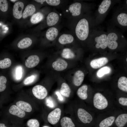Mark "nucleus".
Here are the masks:
<instances>
[{"mask_svg":"<svg viewBox=\"0 0 127 127\" xmlns=\"http://www.w3.org/2000/svg\"><path fill=\"white\" fill-rule=\"evenodd\" d=\"M88 86L85 84L84 85L78 88L77 94L79 97L83 100L87 99L88 96L87 93Z\"/></svg>","mask_w":127,"mask_h":127,"instance_id":"nucleus-22","label":"nucleus"},{"mask_svg":"<svg viewBox=\"0 0 127 127\" xmlns=\"http://www.w3.org/2000/svg\"><path fill=\"white\" fill-rule=\"evenodd\" d=\"M115 117L111 116L102 121L99 124V127H109L111 126L114 122Z\"/></svg>","mask_w":127,"mask_h":127,"instance_id":"nucleus-26","label":"nucleus"},{"mask_svg":"<svg viewBox=\"0 0 127 127\" xmlns=\"http://www.w3.org/2000/svg\"><path fill=\"white\" fill-rule=\"evenodd\" d=\"M117 20L121 25L126 27L127 26V14L124 12H122L118 15L117 17Z\"/></svg>","mask_w":127,"mask_h":127,"instance_id":"nucleus-27","label":"nucleus"},{"mask_svg":"<svg viewBox=\"0 0 127 127\" xmlns=\"http://www.w3.org/2000/svg\"><path fill=\"white\" fill-rule=\"evenodd\" d=\"M118 88L121 90L127 92V78L125 76H122L119 79L118 83Z\"/></svg>","mask_w":127,"mask_h":127,"instance_id":"nucleus-28","label":"nucleus"},{"mask_svg":"<svg viewBox=\"0 0 127 127\" xmlns=\"http://www.w3.org/2000/svg\"><path fill=\"white\" fill-rule=\"evenodd\" d=\"M17 0H10L11 1H12V2H15V1H16Z\"/></svg>","mask_w":127,"mask_h":127,"instance_id":"nucleus-44","label":"nucleus"},{"mask_svg":"<svg viewBox=\"0 0 127 127\" xmlns=\"http://www.w3.org/2000/svg\"><path fill=\"white\" fill-rule=\"evenodd\" d=\"M22 74V68L20 67H17L16 71V79H19L21 78Z\"/></svg>","mask_w":127,"mask_h":127,"instance_id":"nucleus-38","label":"nucleus"},{"mask_svg":"<svg viewBox=\"0 0 127 127\" xmlns=\"http://www.w3.org/2000/svg\"><path fill=\"white\" fill-rule=\"evenodd\" d=\"M119 103L123 106H127V98L125 97H121L119 99Z\"/></svg>","mask_w":127,"mask_h":127,"instance_id":"nucleus-39","label":"nucleus"},{"mask_svg":"<svg viewBox=\"0 0 127 127\" xmlns=\"http://www.w3.org/2000/svg\"><path fill=\"white\" fill-rule=\"evenodd\" d=\"M8 111L11 114L20 118H24L25 115V112L15 105H12L10 107Z\"/></svg>","mask_w":127,"mask_h":127,"instance_id":"nucleus-13","label":"nucleus"},{"mask_svg":"<svg viewBox=\"0 0 127 127\" xmlns=\"http://www.w3.org/2000/svg\"><path fill=\"white\" fill-rule=\"evenodd\" d=\"M1 106V103H0V107Z\"/></svg>","mask_w":127,"mask_h":127,"instance_id":"nucleus-45","label":"nucleus"},{"mask_svg":"<svg viewBox=\"0 0 127 127\" xmlns=\"http://www.w3.org/2000/svg\"><path fill=\"white\" fill-rule=\"evenodd\" d=\"M108 61V59L106 57H100L92 60L90 63V65L92 68L97 69L106 64Z\"/></svg>","mask_w":127,"mask_h":127,"instance_id":"nucleus-11","label":"nucleus"},{"mask_svg":"<svg viewBox=\"0 0 127 127\" xmlns=\"http://www.w3.org/2000/svg\"><path fill=\"white\" fill-rule=\"evenodd\" d=\"M58 33V30L56 28L51 27L49 28L47 31L46 36L48 40L52 41L54 40L56 38Z\"/></svg>","mask_w":127,"mask_h":127,"instance_id":"nucleus-17","label":"nucleus"},{"mask_svg":"<svg viewBox=\"0 0 127 127\" xmlns=\"http://www.w3.org/2000/svg\"><path fill=\"white\" fill-rule=\"evenodd\" d=\"M88 21L85 18L80 19L78 22L75 28V33L80 40H86L89 35V28Z\"/></svg>","mask_w":127,"mask_h":127,"instance_id":"nucleus-1","label":"nucleus"},{"mask_svg":"<svg viewBox=\"0 0 127 127\" xmlns=\"http://www.w3.org/2000/svg\"><path fill=\"white\" fill-rule=\"evenodd\" d=\"M24 7V4L22 2L18 1L15 4L12 11L13 16L15 18L19 19L22 17Z\"/></svg>","mask_w":127,"mask_h":127,"instance_id":"nucleus-8","label":"nucleus"},{"mask_svg":"<svg viewBox=\"0 0 127 127\" xmlns=\"http://www.w3.org/2000/svg\"><path fill=\"white\" fill-rule=\"evenodd\" d=\"M44 17V15L42 13L38 12L32 16L31 19V21L33 24H36L42 20Z\"/></svg>","mask_w":127,"mask_h":127,"instance_id":"nucleus-30","label":"nucleus"},{"mask_svg":"<svg viewBox=\"0 0 127 127\" xmlns=\"http://www.w3.org/2000/svg\"><path fill=\"white\" fill-rule=\"evenodd\" d=\"M71 91L68 85L65 83H63L60 89V94L64 96L68 97L70 95Z\"/></svg>","mask_w":127,"mask_h":127,"instance_id":"nucleus-25","label":"nucleus"},{"mask_svg":"<svg viewBox=\"0 0 127 127\" xmlns=\"http://www.w3.org/2000/svg\"><path fill=\"white\" fill-rule=\"evenodd\" d=\"M84 75L83 72L81 70H78L75 73L73 77L74 84L76 86H80L83 82Z\"/></svg>","mask_w":127,"mask_h":127,"instance_id":"nucleus-14","label":"nucleus"},{"mask_svg":"<svg viewBox=\"0 0 127 127\" xmlns=\"http://www.w3.org/2000/svg\"><path fill=\"white\" fill-rule=\"evenodd\" d=\"M126 61H127V58H126Z\"/></svg>","mask_w":127,"mask_h":127,"instance_id":"nucleus-46","label":"nucleus"},{"mask_svg":"<svg viewBox=\"0 0 127 127\" xmlns=\"http://www.w3.org/2000/svg\"><path fill=\"white\" fill-rule=\"evenodd\" d=\"M59 16L57 13L52 12L48 14L47 18V23L49 26L55 25L58 22Z\"/></svg>","mask_w":127,"mask_h":127,"instance_id":"nucleus-15","label":"nucleus"},{"mask_svg":"<svg viewBox=\"0 0 127 127\" xmlns=\"http://www.w3.org/2000/svg\"><path fill=\"white\" fill-rule=\"evenodd\" d=\"M60 127H75V124L70 118L64 117L60 120Z\"/></svg>","mask_w":127,"mask_h":127,"instance_id":"nucleus-20","label":"nucleus"},{"mask_svg":"<svg viewBox=\"0 0 127 127\" xmlns=\"http://www.w3.org/2000/svg\"><path fill=\"white\" fill-rule=\"evenodd\" d=\"M111 70V68L110 67L105 66L98 70L97 73V75L98 77H101L109 73Z\"/></svg>","mask_w":127,"mask_h":127,"instance_id":"nucleus-31","label":"nucleus"},{"mask_svg":"<svg viewBox=\"0 0 127 127\" xmlns=\"http://www.w3.org/2000/svg\"><path fill=\"white\" fill-rule=\"evenodd\" d=\"M36 10L35 6L33 4H30L26 7L23 13L22 17L23 18H25L28 16L32 15Z\"/></svg>","mask_w":127,"mask_h":127,"instance_id":"nucleus-24","label":"nucleus"},{"mask_svg":"<svg viewBox=\"0 0 127 127\" xmlns=\"http://www.w3.org/2000/svg\"><path fill=\"white\" fill-rule=\"evenodd\" d=\"M45 1L48 4L53 6L58 5L60 2V0H46Z\"/></svg>","mask_w":127,"mask_h":127,"instance_id":"nucleus-36","label":"nucleus"},{"mask_svg":"<svg viewBox=\"0 0 127 127\" xmlns=\"http://www.w3.org/2000/svg\"><path fill=\"white\" fill-rule=\"evenodd\" d=\"M61 111L58 108H55L48 114L47 117L48 122L51 124L54 125L57 124L60 119Z\"/></svg>","mask_w":127,"mask_h":127,"instance_id":"nucleus-4","label":"nucleus"},{"mask_svg":"<svg viewBox=\"0 0 127 127\" xmlns=\"http://www.w3.org/2000/svg\"><path fill=\"white\" fill-rule=\"evenodd\" d=\"M42 127H50L47 125H44V126H43Z\"/></svg>","mask_w":127,"mask_h":127,"instance_id":"nucleus-43","label":"nucleus"},{"mask_svg":"<svg viewBox=\"0 0 127 127\" xmlns=\"http://www.w3.org/2000/svg\"><path fill=\"white\" fill-rule=\"evenodd\" d=\"M81 7L82 5L80 3L76 2L71 4L68 9L72 16H77L80 14Z\"/></svg>","mask_w":127,"mask_h":127,"instance_id":"nucleus-12","label":"nucleus"},{"mask_svg":"<svg viewBox=\"0 0 127 127\" xmlns=\"http://www.w3.org/2000/svg\"><path fill=\"white\" fill-rule=\"evenodd\" d=\"M12 64L11 60L8 58L0 60V68L5 69L9 67Z\"/></svg>","mask_w":127,"mask_h":127,"instance_id":"nucleus-32","label":"nucleus"},{"mask_svg":"<svg viewBox=\"0 0 127 127\" xmlns=\"http://www.w3.org/2000/svg\"><path fill=\"white\" fill-rule=\"evenodd\" d=\"M62 57L66 59H72L74 58L75 55L74 53L70 48H64L62 51L61 54Z\"/></svg>","mask_w":127,"mask_h":127,"instance_id":"nucleus-29","label":"nucleus"},{"mask_svg":"<svg viewBox=\"0 0 127 127\" xmlns=\"http://www.w3.org/2000/svg\"><path fill=\"white\" fill-rule=\"evenodd\" d=\"M74 40V37L71 35L64 34L60 36L58 41L60 44H65L71 43Z\"/></svg>","mask_w":127,"mask_h":127,"instance_id":"nucleus-18","label":"nucleus"},{"mask_svg":"<svg viewBox=\"0 0 127 127\" xmlns=\"http://www.w3.org/2000/svg\"><path fill=\"white\" fill-rule=\"evenodd\" d=\"M111 3V1L110 0H103L99 7L98 9L99 13L101 14H105L109 9Z\"/></svg>","mask_w":127,"mask_h":127,"instance_id":"nucleus-16","label":"nucleus"},{"mask_svg":"<svg viewBox=\"0 0 127 127\" xmlns=\"http://www.w3.org/2000/svg\"><path fill=\"white\" fill-rule=\"evenodd\" d=\"M8 2L6 0H0V9L3 12H6L8 8Z\"/></svg>","mask_w":127,"mask_h":127,"instance_id":"nucleus-35","label":"nucleus"},{"mask_svg":"<svg viewBox=\"0 0 127 127\" xmlns=\"http://www.w3.org/2000/svg\"><path fill=\"white\" fill-rule=\"evenodd\" d=\"M107 36L106 34L103 33L95 37L94 40L96 43L95 47L96 48L104 49L107 47Z\"/></svg>","mask_w":127,"mask_h":127,"instance_id":"nucleus-7","label":"nucleus"},{"mask_svg":"<svg viewBox=\"0 0 127 127\" xmlns=\"http://www.w3.org/2000/svg\"><path fill=\"white\" fill-rule=\"evenodd\" d=\"M56 93L59 99L61 101L63 100V98L60 93L59 92H57Z\"/></svg>","mask_w":127,"mask_h":127,"instance_id":"nucleus-41","label":"nucleus"},{"mask_svg":"<svg viewBox=\"0 0 127 127\" xmlns=\"http://www.w3.org/2000/svg\"><path fill=\"white\" fill-rule=\"evenodd\" d=\"M32 41L31 39L28 37L23 38L18 43L17 46L20 48L23 49L27 48L32 44Z\"/></svg>","mask_w":127,"mask_h":127,"instance_id":"nucleus-23","label":"nucleus"},{"mask_svg":"<svg viewBox=\"0 0 127 127\" xmlns=\"http://www.w3.org/2000/svg\"><path fill=\"white\" fill-rule=\"evenodd\" d=\"M16 105L22 110L28 112L31 111L32 107L28 103L24 101L20 100L17 102Z\"/></svg>","mask_w":127,"mask_h":127,"instance_id":"nucleus-21","label":"nucleus"},{"mask_svg":"<svg viewBox=\"0 0 127 127\" xmlns=\"http://www.w3.org/2000/svg\"><path fill=\"white\" fill-rule=\"evenodd\" d=\"M32 92L34 96L39 99H43L47 96L48 92L46 89L43 86L38 85L32 88Z\"/></svg>","mask_w":127,"mask_h":127,"instance_id":"nucleus-3","label":"nucleus"},{"mask_svg":"<svg viewBox=\"0 0 127 127\" xmlns=\"http://www.w3.org/2000/svg\"><path fill=\"white\" fill-rule=\"evenodd\" d=\"M7 122L3 120L0 121V127H9Z\"/></svg>","mask_w":127,"mask_h":127,"instance_id":"nucleus-40","label":"nucleus"},{"mask_svg":"<svg viewBox=\"0 0 127 127\" xmlns=\"http://www.w3.org/2000/svg\"><path fill=\"white\" fill-rule=\"evenodd\" d=\"M118 37L117 33L114 32H110L107 35V46L109 49L115 50L117 48L118 44L117 41Z\"/></svg>","mask_w":127,"mask_h":127,"instance_id":"nucleus-5","label":"nucleus"},{"mask_svg":"<svg viewBox=\"0 0 127 127\" xmlns=\"http://www.w3.org/2000/svg\"><path fill=\"white\" fill-rule=\"evenodd\" d=\"M35 1L39 3H43L45 1L44 0H35Z\"/></svg>","mask_w":127,"mask_h":127,"instance_id":"nucleus-42","label":"nucleus"},{"mask_svg":"<svg viewBox=\"0 0 127 127\" xmlns=\"http://www.w3.org/2000/svg\"><path fill=\"white\" fill-rule=\"evenodd\" d=\"M35 78V76L33 75L27 77L24 80V84L25 85H28L31 83L33 81Z\"/></svg>","mask_w":127,"mask_h":127,"instance_id":"nucleus-37","label":"nucleus"},{"mask_svg":"<svg viewBox=\"0 0 127 127\" xmlns=\"http://www.w3.org/2000/svg\"><path fill=\"white\" fill-rule=\"evenodd\" d=\"M68 66L67 63L64 60L61 58L57 59L52 64L53 68L55 70L60 71L65 69Z\"/></svg>","mask_w":127,"mask_h":127,"instance_id":"nucleus-9","label":"nucleus"},{"mask_svg":"<svg viewBox=\"0 0 127 127\" xmlns=\"http://www.w3.org/2000/svg\"><path fill=\"white\" fill-rule=\"evenodd\" d=\"M127 122V114H123L119 115L116 118L115 123L118 127H123Z\"/></svg>","mask_w":127,"mask_h":127,"instance_id":"nucleus-19","label":"nucleus"},{"mask_svg":"<svg viewBox=\"0 0 127 127\" xmlns=\"http://www.w3.org/2000/svg\"><path fill=\"white\" fill-rule=\"evenodd\" d=\"M77 115L80 121L83 124L90 123L92 120L91 115L83 108H80L78 109Z\"/></svg>","mask_w":127,"mask_h":127,"instance_id":"nucleus-6","label":"nucleus"},{"mask_svg":"<svg viewBox=\"0 0 127 127\" xmlns=\"http://www.w3.org/2000/svg\"><path fill=\"white\" fill-rule=\"evenodd\" d=\"M40 59L38 56L33 55L29 56L25 62L26 66L28 68H31L36 66L39 63Z\"/></svg>","mask_w":127,"mask_h":127,"instance_id":"nucleus-10","label":"nucleus"},{"mask_svg":"<svg viewBox=\"0 0 127 127\" xmlns=\"http://www.w3.org/2000/svg\"><path fill=\"white\" fill-rule=\"evenodd\" d=\"M7 81V78L5 76H0V92H3L5 90Z\"/></svg>","mask_w":127,"mask_h":127,"instance_id":"nucleus-33","label":"nucleus"},{"mask_svg":"<svg viewBox=\"0 0 127 127\" xmlns=\"http://www.w3.org/2000/svg\"><path fill=\"white\" fill-rule=\"evenodd\" d=\"M93 101L94 107L99 110H103L108 105V102L107 99L99 93H97L95 94Z\"/></svg>","mask_w":127,"mask_h":127,"instance_id":"nucleus-2","label":"nucleus"},{"mask_svg":"<svg viewBox=\"0 0 127 127\" xmlns=\"http://www.w3.org/2000/svg\"><path fill=\"white\" fill-rule=\"evenodd\" d=\"M27 127H40V124L37 119H31L28 120L26 123Z\"/></svg>","mask_w":127,"mask_h":127,"instance_id":"nucleus-34","label":"nucleus"}]
</instances>
